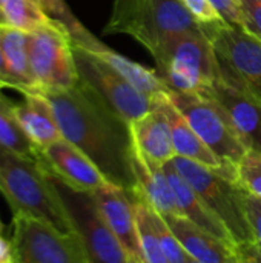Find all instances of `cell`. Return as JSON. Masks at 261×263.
<instances>
[{"instance_id":"cell-40","label":"cell","mask_w":261,"mask_h":263,"mask_svg":"<svg viewBox=\"0 0 261 263\" xmlns=\"http://www.w3.org/2000/svg\"><path fill=\"white\" fill-rule=\"evenodd\" d=\"M2 3H3V0H0V6H2Z\"/></svg>"},{"instance_id":"cell-33","label":"cell","mask_w":261,"mask_h":263,"mask_svg":"<svg viewBox=\"0 0 261 263\" xmlns=\"http://www.w3.org/2000/svg\"><path fill=\"white\" fill-rule=\"evenodd\" d=\"M242 254V257L248 259L251 263H261V248L257 243L248 245L246 248L238 251Z\"/></svg>"},{"instance_id":"cell-42","label":"cell","mask_w":261,"mask_h":263,"mask_svg":"<svg viewBox=\"0 0 261 263\" xmlns=\"http://www.w3.org/2000/svg\"><path fill=\"white\" fill-rule=\"evenodd\" d=\"M0 88H2V85H0Z\"/></svg>"},{"instance_id":"cell-20","label":"cell","mask_w":261,"mask_h":263,"mask_svg":"<svg viewBox=\"0 0 261 263\" xmlns=\"http://www.w3.org/2000/svg\"><path fill=\"white\" fill-rule=\"evenodd\" d=\"M163 170H165L166 177H168V180L174 190V194H175L182 216L186 217L194 225H197L198 228L205 230L206 233H209V234L222 239L223 242L235 247V242L231 237L226 227L205 205V202L198 197V194L192 190V186L178 174V171L174 168V165L171 162H168L166 165H163Z\"/></svg>"},{"instance_id":"cell-28","label":"cell","mask_w":261,"mask_h":263,"mask_svg":"<svg viewBox=\"0 0 261 263\" xmlns=\"http://www.w3.org/2000/svg\"><path fill=\"white\" fill-rule=\"evenodd\" d=\"M182 3L200 26H208L225 20L209 0H182Z\"/></svg>"},{"instance_id":"cell-26","label":"cell","mask_w":261,"mask_h":263,"mask_svg":"<svg viewBox=\"0 0 261 263\" xmlns=\"http://www.w3.org/2000/svg\"><path fill=\"white\" fill-rule=\"evenodd\" d=\"M235 180L243 190L261 199V153L248 151L245 154L237 163Z\"/></svg>"},{"instance_id":"cell-31","label":"cell","mask_w":261,"mask_h":263,"mask_svg":"<svg viewBox=\"0 0 261 263\" xmlns=\"http://www.w3.org/2000/svg\"><path fill=\"white\" fill-rule=\"evenodd\" d=\"M220 15L231 25L242 28V9L238 0H209Z\"/></svg>"},{"instance_id":"cell-14","label":"cell","mask_w":261,"mask_h":263,"mask_svg":"<svg viewBox=\"0 0 261 263\" xmlns=\"http://www.w3.org/2000/svg\"><path fill=\"white\" fill-rule=\"evenodd\" d=\"M228 114L232 126L249 151L261 153V100L249 96L222 79L209 96Z\"/></svg>"},{"instance_id":"cell-24","label":"cell","mask_w":261,"mask_h":263,"mask_svg":"<svg viewBox=\"0 0 261 263\" xmlns=\"http://www.w3.org/2000/svg\"><path fill=\"white\" fill-rule=\"evenodd\" d=\"M134 200V213L137 220V230H138V239H140V248H142V262L143 263H169L162 245L158 240V236L155 233L152 217H151V208L148 203H145L140 197L132 196Z\"/></svg>"},{"instance_id":"cell-35","label":"cell","mask_w":261,"mask_h":263,"mask_svg":"<svg viewBox=\"0 0 261 263\" xmlns=\"http://www.w3.org/2000/svg\"><path fill=\"white\" fill-rule=\"evenodd\" d=\"M128 263H143L140 259H135V257H129L128 259Z\"/></svg>"},{"instance_id":"cell-39","label":"cell","mask_w":261,"mask_h":263,"mask_svg":"<svg viewBox=\"0 0 261 263\" xmlns=\"http://www.w3.org/2000/svg\"><path fill=\"white\" fill-rule=\"evenodd\" d=\"M186 263H198V262H195L194 259H191V257H189V259H188V262H186Z\"/></svg>"},{"instance_id":"cell-16","label":"cell","mask_w":261,"mask_h":263,"mask_svg":"<svg viewBox=\"0 0 261 263\" xmlns=\"http://www.w3.org/2000/svg\"><path fill=\"white\" fill-rule=\"evenodd\" d=\"M171 231L178 239L186 254L198 263H238V250L222 239L206 233L183 216L163 217Z\"/></svg>"},{"instance_id":"cell-25","label":"cell","mask_w":261,"mask_h":263,"mask_svg":"<svg viewBox=\"0 0 261 263\" xmlns=\"http://www.w3.org/2000/svg\"><path fill=\"white\" fill-rule=\"evenodd\" d=\"M0 8L6 25L25 32H32L52 20L32 0H3Z\"/></svg>"},{"instance_id":"cell-34","label":"cell","mask_w":261,"mask_h":263,"mask_svg":"<svg viewBox=\"0 0 261 263\" xmlns=\"http://www.w3.org/2000/svg\"><path fill=\"white\" fill-rule=\"evenodd\" d=\"M14 262V253L11 240H6L0 234V263H12Z\"/></svg>"},{"instance_id":"cell-13","label":"cell","mask_w":261,"mask_h":263,"mask_svg":"<svg viewBox=\"0 0 261 263\" xmlns=\"http://www.w3.org/2000/svg\"><path fill=\"white\" fill-rule=\"evenodd\" d=\"M103 219L112 230L129 257L142 260V248L134 213V200L129 193L112 183H106L91 193Z\"/></svg>"},{"instance_id":"cell-21","label":"cell","mask_w":261,"mask_h":263,"mask_svg":"<svg viewBox=\"0 0 261 263\" xmlns=\"http://www.w3.org/2000/svg\"><path fill=\"white\" fill-rule=\"evenodd\" d=\"M83 49H86L89 54H92L94 57L102 60L105 65H108L111 69H114L117 74H120L128 83H131L137 91H140L151 100H155V99L162 97L163 94L169 92V89L162 82V79L158 77L155 69H149L137 62H132L131 59L108 48L100 40L94 39L92 43H89Z\"/></svg>"},{"instance_id":"cell-19","label":"cell","mask_w":261,"mask_h":263,"mask_svg":"<svg viewBox=\"0 0 261 263\" xmlns=\"http://www.w3.org/2000/svg\"><path fill=\"white\" fill-rule=\"evenodd\" d=\"M132 170L137 182L134 196L140 197L162 217L182 216L174 190L166 177L163 166L148 162L134 148Z\"/></svg>"},{"instance_id":"cell-41","label":"cell","mask_w":261,"mask_h":263,"mask_svg":"<svg viewBox=\"0 0 261 263\" xmlns=\"http://www.w3.org/2000/svg\"><path fill=\"white\" fill-rule=\"evenodd\" d=\"M0 89H2V88H0ZM0 94H2V92H0Z\"/></svg>"},{"instance_id":"cell-9","label":"cell","mask_w":261,"mask_h":263,"mask_svg":"<svg viewBox=\"0 0 261 263\" xmlns=\"http://www.w3.org/2000/svg\"><path fill=\"white\" fill-rule=\"evenodd\" d=\"M11 245L12 263H89L75 233L60 231L29 216H12Z\"/></svg>"},{"instance_id":"cell-4","label":"cell","mask_w":261,"mask_h":263,"mask_svg":"<svg viewBox=\"0 0 261 263\" xmlns=\"http://www.w3.org/2000/svg\"><path fill=\"white\" fill-rule=\"evenodd\" d=\"M200 29L182 0H114L106 34L123 32L151 54L166 40Z\"/></svg>"},{"instance_id":"cell-32","label":"cell","mask_w":261,"mask_h":263,"mask_svg":"<svg viewBox=\"0 0 261 263\" xmlns=\"http://www.w3.org/2000/svg\"><path fill=\"white\" fill-rule=\"evenodd\" d=\"M0 85L2 88H12V89H17L15 88V83L8 71V66H6V62H5V57L2 54V49H0Z\"/></svg>"},{"instance_id":"cell-15","label":"cell","mask_w":261,"mask_h":263,"mask_svg":"<svg viewBox=\"0 0 261 263\" xmlns=\"http://www.w3.org/2000/svg\"><path fill=\"white\" fill-rule=\"evenodd\" d=\"M154 102L162 108V111L168 117L171 136H172V143H174L177 156L198 162V163H202L208 168H212L214 171L223 174L225 177L235 180L237 166L226 163L212 149L208 148V145L197 136V133L191 128V125L182 116V112L174 106V103L169 99V92L163 94L162 97L155 99Z\"/></svg>"},{"instance_id":"cell-12","label":"cell","mask_w":261,"mask_h":263,"mask_svg":"<svg viewBox=\"0 0 261 263\" xmlns=\"http://www.w3.org/2000/svg\"><path fill=\"white\" fill-rule=\"evenodd\" d=\"M40 160L48 171L77 190L92 193L109 183L95 163L66 139L40 151Z\"/></svg>"},{"instance_id":"cell-37","label":"cell","mask_w":261,"mask_h":263,"mask_svg":"<svg viewBox=\"0 0 261 263\" xmlns=\"http://www.w3.org/2000/svg\"><path fill=\"white\" fill-rule=\"evenodd\" d=\"M3 233H5V225H3V222L0 219V234H3Z\"/></svg>"},{"instance_id":"cell-2","label":"cell","mask_w":261,"mask_h":263,"mask_svg":"<svg viewBox=\"0 0 261 263\" xmlns=\"http://www.w3.org/2000/svg\"><path fill=\"white\" fill-rule=\"evenodd\" d=\"M0 193L12 216H29L74 233L40 156L29 159L0 148Z\"/></svg>"},{"instance_id":"cell-3","label":"cell","mask_w":261,"mask_h":263,"mask_svg":"<svg viewBox=\"0 0 261 263\" xmlns=\"http://www.w3.org/2000/svg\"><path fill=\"white\" fill-rule=\"evenodd\" d=\"M152 57L155 71L169 91L209 97L222 79L212 43L202 28L166 40Z\"/></svg>"},{"instance_id":"cell-6","label":"cell","mask_w":261,"mask_h":263,"mask_svg":"<svg viewBox=\"0 0 261 263\" xmlns=\"http://www.w3.org/2000/svg\"><path fill=\"white\" fill-rule=\"evenodd\" d=\"M48 173L71 228L83 243L89 263H128V253L108 227L92 194L65 183L51 171Z\"/></svg>"},{"instance_id":"cell-18","label":"cell","mask_w":261,"mask_h":263,"mask_svg":"<svg viewBox=\"0 0 261 263\" xmlns=\"http://www.w3.org/2000/svg\"><path fill=\"white\" fill-rule=\"evenodd\" d=\"M23 97L22 103L12 106V111L26 137L40 153L63 136L52 105L43 92H28Z\"/></svg>"},{"instance_id":"cell-27","label":"cell","mask_w":261,"mask_h":263,"mask_svg":"<svg viewBox=\"0 0 261 263\" xmlns=\"http://www.w3.org/2000/svg\"><path fill=\"white\" fill-rule=\"evenodd\" d=\"M151 217H152V223H154L155 233L158 236L160 245H162V248H163V251H165L169 263L188 262L189 256L186 254V251L183 250V247L180 245L178 239L175 237V234L171 231V228L165 222V219L158 213H155L152 208H151Z\"/></svg>"},{"instance_id":"cell-1","label":"cell","mask_w":261,"mask_h":263,"mask_svg":"<svg viewBox=\"0 0 261 263\" xmlns=\"http://www.w3.org/2000/svg\"><path fill=\"white\" fill-rule=\"evenodd\" d=\"M54 109L63 139L86 154L106 180L134 196V142L129 123L115 114L89 86L43 92Z\"/></svg>"},{"instance_id":"cell-30","label":"cell","mask_w":261,"mask_h":263,"mask_svg":"<svg viewBox=\"0 0 261 263\" xmlns=\"http://www.w3.org/2000/svg\"><path fill=\"white\" fill-rule=\"evenodd\" d=\"M245 205H246L248 219L251 222V227L255 236V243L261 248V199L246 191Z\"/></svg>"},{"instance_id":"cell-7","label":"cell","mask_w":261,"mask_h":263,"mask_svg":"<svg viewBox=\"0 0 261 263\" xmlns=\"http://www.w3.org/2000/svg\"><path fill=\"white\" fill-rule=\"evenodd\" d=\"M200 28L212 43L222 80L261 100V40L226 20Z\"/></svg>"},{"instance_id":"cell-10","label":"cell","mask_w":261,"mask_h":263,"mask_svg":"<svg viewBox=\"0 0 261 263\" xmlns=\"http://www.w3.org/2000/svg\"><path fill=\"white\" fill-rule=\"evenodd\" d=\"M169 99L208 148L226 163L237 166L249 149L223 108L214 99L200 94L169 91Z\"/></svg>"},{"instance_id":"cell-11","label":"cell","mask_w":261,"mask_h":263,"mask_svg":"<svg viewBox=\"0 0 261 263\" xmlns=\"http://www.w3.org/2000/svg\"><path fill=\"white\" fill-rule=\"evenodd\" d=\"M74 57L80 82L89 86L126 123L131 125L154 109V100L137 91L120 74L82 46L74 45Z\"/></svg>"},{"instance_id":"cell-17","label":"cell","mask_w":261,"mask_h":263,"mask_svg":"<svg viewBox=\"0 0 261 263\" xmlns=\"http://www.w3.org/2000/svg\"><path fill=\"white\" fill-rule=\"evenodd\" d=\"M129 128L135 151L148 162L163 166L177 156L168 117L155 102L154 109L134 120Z\"/></svg>"},{"instance_id":"cell-5","label":"cell","mask_w":261,"mask_h":263,"mask_svg":"<svg viewBox=\"0 0 261 263\" xmlns=\"http://www.w3.org/2000/svg\"><path fill=\"white\" fill-rule=\"evenodd\" d=\"M171 163L226 227L238 251L255 243V236L245 205L246 190L235 180H231L198 162L175 156Z\"/></svg>"},{"instance_id":"cell-22","label":"cell","mask_w":261,"mask_h":263,"mask_svg":"<svg viewBox=\"0 0 261 263\" xmlns=\"http://www.w3.org/2000/svg\"><path fill=\"white\" fill-rule=\"evenodd\" d=\"M0 49L17 91L22 94L42 92L29 66L28 32L6 23L0 25Z\"/></svg>"},{"instance_id":"cell-8","label":"cell","mask_w":261,"mask_h":263,"mask_svg":"<svg viewBox=\"0 0 261 263\" xmlns=\"http://www.w3.org/2000/svg\"><path fill=\"white\" fill-rule=\"evenodd\" d=\"M28 55L42 92L69 89L80 82L72 39L58 20L28 32Z\"/></svg>"},{"instance_id":"cell-38","label":"cell","mask_w":261,"mask_h":263,"mask_svg":"<svg viewBox=\"0 0 261 263\" xmlns=\"http://www.w3.org/2000/svg\"><path fill=\"white\" fill-rule=\"evenodd\" d=\"M238 263H251V262H249L248 259H245V257H242V260H240V262H238Z\"/></svg>"},{"instance_id":"cell-36","label":"cell","mask_w":261,"mask_h":263,"mask_svg":"<svg viewBox=\"0 0 261 263\" xmlns=\"http://www.w3.org/2000/svg\"><path fill=\"white\" fill-rule=\"evenodd\" d=\"M3 23H6V22H5V17H3V12H2V8H0V25H3Z\"/></svg>"},{"instance_id":"cell-29","label":"cell","mask_w":261,"mask_h":263,"mask_svg":"<svg viewBox=\"0 0 261 263\" xmlns=\"http://www.w3.org/2000/svg\"><path fill=\"white\" fill-rule=\"evenodd\" d=\"M242 9V28L261 40V0H238Z\"/></svg>"},{"instance_id":"cell-23","label":"cell","mask_w":261,"mask_h":263,"mask_svg":"<svg viewBox=\"0 0 261 263\" xmlns=\"http://www.w3.org/2000/svg\"><path fill=\"white\" fill-rule=\"evenodd\" d=\"M12 106L14 103L0 94V148L22 157L38 159L40 153L26 137L14 116Z\"/></svg>"}]
</instances>
